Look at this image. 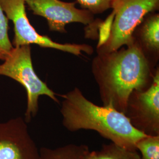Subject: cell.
Masks as SVG:
<instances>
[{
  "instance_id": "1",
  "label": "cell",
  "mask_w": 159,
  "mask_h": 159,
  "mask_svg": "<svg viewBox=\"0 0 159 159\" xmlns=\"http://www.w3.org/2000/svg\"><path fill=\"white\" fill-rule=\"evenodd\" d=\"M91 69L102 105L124 114L131 93L147 89L156 70L133 43L116 51L97 54Z\"/></svg>"
},
{
  "instance_id": "2",
  "label": "cell",
  "mask_w": 159,
  "mask_h": 159,
  "mask_svg": "<svg viewBox=\"0 0 159 159\" xmlns=\"http://www.w3.org/2000/svg\"><path fill=\"white\" fill-rule=\"evenodd\" d=\"M60 113L66 130L95 131L111 142L130 150L144 134L131 124L125 114L109 106H98L88 100L78 87L61 95Z\"/></svg>"
},
{
  "instance_id": "3",
  "label": "cell",
  "mask_w": 159,
  "mask_h": 159,
  "mask_svg": "<svg viewBox=\"0 0 159 159\" xmlns=\"http://www.w3.org/2000/svg\"><path fill=\"white\" fill-rule=\"evenodd\" d=\"M0 75L8 77L25 88L27 96L24 120L27 123L35 117L39 111V100L46 96L54 102L60 103L56 94L43 81L34 71L30 45L15 47L4 63L0 65Z\"/></svg>"
},
{
  "instance_id": "4",
  "label": "cell",
  "mask_w": 159,
  "mask_h": 159,
  "mask_svg": "<svg viewBox=\"0 0 159 159\" xmlns=\"http://www.w3.org/2000/svg\"><path fill=\"white\" fill-rule=\"evenodd\" d=\"M114 18L106 41L97 47V54L109 53L133 42L132 34L143 18L159 9V0H113Z\"/></svg>"
},
{
  "instance_id": "5",
  "label": "cell",
  "mask_w": 159,
  "mask_h": 159,
  "mask_svg": "<svg viewBox=\"0 0 159 159\" xmlns=\"http://www.w3.org/2000/svg\"><path fill=\"white\" fill-rule=\"evenodd\" d=\"M25 0H0V6L8 19L14 24V37L12 44L15 47L36 44L43 48H53L68 52L75 56L83 53L91 55L94 49L86 44L66 43L54 41L47 35L39 34L30 24L25 11Z\"/></svg>"
},
{
  "instance_id": "6",
  "label": "cell",
  "mask_w": 159,
  "mask_h": 159,
  "mask_svg": "<svg viewBox=\"0 0 159 159\" xmlns=\"http://www.w3.org/2000/svg\"><path fill=\"white\" fill-rule=\"evenodd\" d=\"M125 114L137 130L147 136H159V66L147 89L131 93Z\"/></svg>"
},
{
  "instance_id": "7",
  "label": "cell",
  "mask_w": 159,
  "mask_h": 159,
  "mask_svg": "<svg viewBox=\"0 0 159 159\" xmlns=\"http://www.w3.org/2000/svg\"><path fill=\"white\" fill-rule=\"evenodd\" d=\"M33 14L45 18L50 31L67 33L66 26L70 23L90 25L95 22L91 12L75 7L77 2L61 0H25Z\"/></svg>"
},
{
  "instance_id": "8",
  "label": "cell",
  "mask_w": 159,
  "mask_h": 159,
  "mask_svg": "<svg viewBox=\"0 0 159 159\" xmlns=\"http://www.w3.org/2000/svg\"><path fill=\"white\" fill-rule=\"evenodd\" d=\"M27 123L21 117L0 123V159H39Z\"/></svg>"
},
{
  "instance_id": "9",
  "label": "cell",
  "mask_w": 159,
  "mask_h": 159,
  "mask_svg": "<svg viewBox=\"0 0 159 159\" xmlns=\"http://www.w3.org/2000/svg\"><path fill=\"white\" fill-rule=\"evenodd\" d=\"M133 43L153 70L159 61V14L151 12L143 18L132 34Z\"/></svg>"
},
{
  "instance_id": "10",
  "label": "cell",
  "mask_w": 159,
  "mask_h": 159,
  "mask_svg": "<svg viewBox=\"0 0 159 159\" xmlns=\"http://www.w3.org/2000/svg\"><path fill=\"white\" fill-rule=\"evenodd\" d=\"M90 149L86 144L70 143L58 148H42L39 159H85Z\"/></svg>"
},
{
  "instance_id": "11",
  "label": "cell",
  "mask_w": 159,
  "mask_h": 159,
  "mask_svg": "<svg viewBox=\"0 0 159 159\" xmlns=\"http://www.w3.org/2000/svg\"><path fill=\"white\" fill-rule=\"evenodd\" d=\"M85 159H140L137 150H130L111 142L103 144L100 150L90 151Z\"/></svg>"
},
{
  "instance_id": "12",
  "label": "cell",
  "mask_w": 159,
  "mask_h": 159,
  "mask_svg": "<svg viewBox=\"0 0 159 159\" xmlns=\"http://www.w3.org/2000/svg\"><path fill=\"white\" fill-rule=\"evenodd\" d=\"M140 159H159V136H146L136 144Z\"/></svg>"
},
{
  "instance_id": "13",
  "label": "cell",
  "mask_w": 159,
  "mask_h": 159,
  "mask_svg": "<svg viewBox=\"0 0 159 159\" xmlns=\"http://www.w3.org/2000/svg\"><path fill=\"white\" fill-rule=\"evenodd\" d=\"M8 18L0 6V60L4 61L14 48L8 37Z\"/></svg>"
},
{
  "instance_id": "14",
  "label": "cell",
  "mask_w": 159,
  "mask_h": 159,
  "mask_svg": "<svg viewBox=\"0 0 159 159\" xmlns=\"http://www.w3.org/2000/svg\"><path fill=\"white\" fill-rule=\"evenodd\" d=\"M113 0H77L83 9H85L94 15L102 14L111 8Z\"/></svg>"
}]
</instances>
